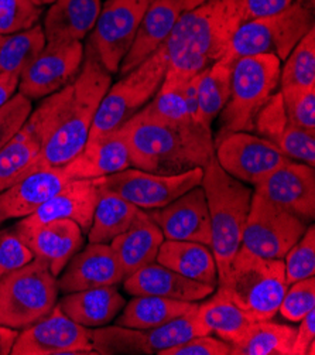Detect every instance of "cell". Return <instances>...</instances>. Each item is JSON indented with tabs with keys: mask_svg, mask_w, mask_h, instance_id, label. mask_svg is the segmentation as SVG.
<instances>
[{
	"mask_svg": "<svg viewBox=\"0 0 315 355\" xmlns=\"http://www.w3.org/2000/svg\"><path fill=\"white\" fill-rule=\"evenodd\" d=\"M111 84L112 74L88 44L75 80L46 96L27 118L42 139L40 152L27 174L64 166L84 149L98 106Z\"/></svg>",
	"mask_w": 315,
	"mask_h": 355,
	"instance_id": "6da1fadb",
	"label": "cell"
},
{
	"mask_svg": "<svg viewBox=\"0 0 315 355\" xmlns=\"http://www.w3.org/2000/svg\"><path fill=\"white\" fill-rule=\"evenodd\" d=\"M132 166L156 174L204 168L215 156L211 128L198 122L176 123L134 115L120 128Z\"/></svg>",
	"mask_w": 315,
	"mask_h": 355,
	"instance_id": "7a4b0ae2",
	"label": "cell"
},
{
	"mask_svg": "<svg viewBox=\"0 0 315 355\" xmlns=\"http://www.w3.org/2000/svg\"><path fill=\"white\" fill-rule=\"evenodd\" d=\"M243 23L239 0H208L183 12L164 43L168 68L191 78L221 60Z\"/></svg>",
	"mask_w": 315,
	"mask_h": 355,
	"instance_id": "3957f363",
	"label": "cell"
},
{
	"mask_svg": "<svg viewBox=\"0 0 315 355\" xmlns=\"http://www.w3.org/2000/svg\"><path fill=\"white\" fill-rule=\"evenodd\" d=\"M204 189L211 218V251L218 269V285L242 246V235L251 211L253 190L229 175L215 156L204 168Z\"/></svg>",
	"mask_w": 315,
	"mask_h": 355,
	"instance_id": "277c9868",
	"label": "cell"
},
{
	"mask_svg": "<svg viewBox=\"0 0 315 355\" xmlns=\"http://www.w3.org/2000/svg\"><path fill=\"white\" fill-rule=\"evenodd\" d=\"M217 288L258 320H270L278 313V306L289 288L285 262L262 258L240 246L226 277Z\"/></svg>",
	"mask_w": 315,
	"mask_h": 355,
	"instance_id": "5b68a950",
	"label": "cell"
},
{
	"mask_svg": "<svg viewBox=\"0 0 315 355\" xmlns=\"http://www.w3.org/2000/svg\"><path fill=\"white\" fill-rule=\"evenodd\" d=\"M168 68L164 44L142 64L122 76L102 98L95 114L89 137L120 129L142 111L159 91Z\"/></svg>",
	"mask_w": 315,
	"mask_h": 355,
	"instance_id": "8992f818",
	"label": "cell"
},
{
	"mask_svg": "<svg viewBox=\"0 0 315 355\" xmlns=\"http://www.w3.org/2000/svg\"><path fill=\"white\" fill-rule=\"evenodd\" d=\"M58 280L40 259L0 277V324L23 330L47 315L58 302Z\"/></svg>",
	"mask_w": 315,
	"mask_h": 355,
	"instance_id": "52a82bcc",
	"label": "cell"
},
{
	"mask_svg": "<svg viewBox=\"0 0 315 355\" xmlns=\"http://www.w3.org/2000/svg\"><path fill=\"white\" fill-rule=\"evenodd\" d=\"M280 68V60L271 54L242 57L235 62L219 133L253 130L256 115L278 85Z\"/></svg>",
	"mask_w": 315,
	"mask_h": 355,
	"instance_id": "ba28073f",
	"label": "cell"
},
{
	"mask_svg": "<svg viewBox=\"0 0 315 355\" xmlns=\"http://www.w3.org/2000/svg\"><path fill=\"white\" fill-rule=\"evenodd\" d=\"M314 26V12L293 2L277 15L243 21L235 31L225 57L236 62L242 57L271 54L285 61Z\"/></svg>",
	"mask_w": 315,
	"mask_h": 355,
	"instance_id": "9c48e42d",
	"label": "cell"
},
{
	"mask_svg": "<svg viewBox=\"0 0 315 355\" xmlns=\"http://www.w3.org/2000/svg\"><path fill=\"white\" fill-rule=\"evenodd\" d=\"M308 224L253 190L251 211L242 235V246L267 259H285Z\"/></svg>",
	"mask_w": 315,
	"mask_h": 355,
	"instance_id": "30bf717a",
	"label": "cell"
},
{
	"mask_svg": "<svg viewBox=\"0 0 315 355\" xmlns=\"http://www.w3.org/2000/svg\"><path fill=\"white\" fill-rule=\"evenodd\" d=\"M202 175L201 167L180 174H156L129 167L100 177V184L137 208L149 211L161 208L188 190L201 186Z\"/></svg>",
	"mask_w": 315,
	"mask_h": 355,
	"instance_id": "8fae6325",
	"label": "cell"
},
{
	"mask_svg": "<svg viewBox=\"0 0 315 355\" xmlns=\"http://www.w3.org/2000/svg\"><path fill=\"white\" fill-rule=\"evenodd\" d=\"M150 2L152 0H107L100 8L88 44L108 73L116 74L119 71Z\"/></svg>",
	"mask_w": 315,
	"mask_h": 355,
	"instance_id": "7c38bea8",
	"label": "cell"
},
{
	"mask_svg": "<svg viewBox=\"0 0 315 355\" xmlns=\"http://www.w3.org/2000/svg\"><path fill=\"white\" fill-rule=\"evenodd\" d=\"M215 159L233 179L255 186L289 159L273 141L251 132L219 133Z\"/></svg>",
	"mask_w": 315,
	"mask_h": 355,
	"instance_id": "4fadbf2b",
	"label": "cell"
},
{
	"mask_svg": "<svg viewBox=\"0 0 315 355\" xmlns=\"http://www.w3.org/2000/svg\"><path fill=\"white\" fill-rule=\"evenodd\" d=\"M12 355H77L96 354L91 330L71 320L58 304L40 320L19 333Z\"/></svg>",
	"mask_w": 315,
	"mask_h": 355,
	"instance_id": "5bb4252c",
	"label": "cell"
},
{
	"mask_svg": "<svg viewBox=\"0 0 315 355\" xmlns=\"http://www.w3.org/2000/svg\"><path fill=\"white\" fill-rule=\"evenodd\" d=\"M84 54L85 49L81 42L47 43L21 73L19 92L33 101L60 91L78 76Z\"/></svg>",
	"mask_w": 315,
	"mask_h": 355,
	"instance_id": "9a60e30c",
	"label": "cell"
},
{
	"mask_svg": "<svg viewBox=\"0 0 315 355\" xmlns=\"http://www.w3.org/2000/svg\"><path fill=\"white\" fill-rule=\"evenodd\" d=\"M255 191L276 205L287 209L307 224L315 217L314 167L287 160L253 186Z\"/></svg>",
	"mask_w": 315,
	"mask_h": 355,
	"instance_id": "2e32d148",
	"label": "cell"
},
{
	"mask_svg": "<svg viewBox=\"0 0 315 355\" xmlns=\"http://www.w3.org/2000/svg\"><path fill=\"white\" fill-rule=\"evenodd\" d=\"M164 239L191 241L211 248V218L204 189L197 186L170 204L146 211Z\"/></svg>",
	"mask_w": 315,
	"mask_h": 355,
	"instance_id": "e0dca14e",
	"label": "cell"
},
{
	"mask_svg": "<svg viewBox=\"0 0 315 355\" xmlns=\"http://www.w3.org/2000/svg\"><path fill=\"white\" fill-rule=\"evenodd\" d=\"M100 193V177L71 180L33 214L21 218L17 225L34 227L53 220H71L80 225L84 234H88Z\"/></svg>",
	"mask_w": 315,
	"mask_h": 355,
	"instance_id": "ac0fdd59",
	"label": "cell"
},
{
	"mask_svg": "<svg viewBox=\"0 0 315 355\" xmlns=\"http://www.w3.org/2000/svg\"><path fill=\"white\" fill-rule=\"evenodd\" d=\"M34 258L43 259L58 276L84 245V232L71 220H53L34 227L15 225Z\"/></svg>",
	"mask_w": 315,
	"mask_h": 355,
	"instance_id": "d6986e66",
	"label": "cell"
},
{
	"mask_svg": "<svg viewBox=\"0 0 315 355\" xmlns=\"http://www.w3.org/2000/svg\"><path fill=\"white\" fill-rule=\"evenodd\" d=\"M125 273L109 243H92L78 251L65 266L58 280L62 293H71L92 288L119 285Z\"/></svg>",
	"mask_w": 315,
	"mask_h": 355,
	"instance_id": "ffe728a7",
	"label": "cell"
},
{
	"mask_svg": "<svg viewBox=\"0 0 315 355\" xmlns=\"http://www.w3.org/2000/svg\"><path fill=\"white\" fill-rule=\"evenodd\" d=\"M71 180L64 166L47 167L27 174L24 179L0 193V225L9 220L33 214Z\"/></svg>",
	"mask_w": 315,
	"mask_h": 355,
	"instance_id": "44dd1931",
	"label": "cell"
},
{
	"mask_svg": "<svg viewBox=\"0 0 315 355\" xmlns=\"http://www.w3.org/2000/svg\"><path fill=\"white\" fill-rule=\"evenodd\" d=\"M129 167H133L130 150L120 129L89 137L84 149L64 164L73 180L99 179Z\"/></svg>",
	"mask_w": 315,
	"mask_h": 355,
	"instance_id": "7402d4cb",
	"label": "cell"
},
{
	"mask_svg": "<svg viewBox=\"0 0 315 355\" xmlns=\"http://www.w3.org/2000/svg\"><path fill=\"white\" fill-rule=\"evenodd\" d=\"M123 288L132 296H160L181 302H198L215 292V288L188 279L159 262L149 263L125 277Z\"/></svg>",
	"mask_w": 315,
	"mask_h": 355,
	"instance_id": "603a6c76",
	"label": "cell"
},
{
	"mask_svg": "<svg viewBox=\"0 0 315 355\" xmlns=\"http://www.w3.org/2000/svg\"><path fill=\"white\" fill-rule=\"evenodd\" d=\"M183 12L181 0H152L138 24L132 47L120 62V76L142 64L167 42Z\"/></svg>",
	"mask_w": 315,
	"mask_h": 355,
	"instance_id": "cb8c5ba5",
	"label": "cell"
},
{
	"mask_svg": "<svg viewBox=\"0 0 315 355\" xmlns=\"http://www.w3.org/2000/svg\"><path fill=\"white\" fill-rule=\"evenodd\" d=\"M164 241L159 225L140 209L133 224L109 245L114 250L125 277L149 263L156 262L160 246Z\"/></svg>",
	"mask_w": 315,
	"mask_h": 355,
	"instance_id": "d4e9b609",
	"label": "cell"
},
{
	"mask_svg": "<svg viewBox=\"0 0 315 355\" xmlns=\"http://www.w3.org/2000/svg\"><path fill=\"white\" fill-rule=\"evenodd\" d=\"M58 307L75 323L92 329L109 324L123 310L126 300L116 285L65 293Z\"/></svg>",
	"mask_w": 315,
	"mask_h": 355,
	"instance_id": "484cf974",
	"label": "cell"
},
{
	"mask_svg": "<svg viewBox=\"0 0 315 355\" xmlns=\"http://www.w3.org/2000/svg\"><path fill=\"white\" fill-rule=\"evenodd\" d=\"M102 0H55L44 19L47 43L82 42L99 16Z\"/></svg>",
	"mask_w": 315,
	"mask_h": 355,
	"instance_id": "4316f807",
	"label": "cell"
},
{
	"mask_svg": "<svg viewBox=\"0 0 315 355\" xmlns=\"http://www.w3.org/2000/svg\"><path fill=\"white\" fill-rule=\"evenodd\" d=\"M160 265L204 285L218 286V269L211 248L191 241L164 239L157 259Z\"/></svg>",
	"mask_w": 315,
	"mask_h": 355,
	"instance_id": "83f0119b",
	"label": "cell"
},
{
	"mask_svg": "<svg viewBox=\"0 0 315 355\" xmlns=\"http://www.w3.org/2000/svg\"><path fill=\"white\" fill-rule=\"evenodd\" d=\"M205 303L198 304V314L209 333H215L231 345L237 343L258 318L236 306L219 288Z\"/></svg>",
	"mask_w": 315,
	"mask_h": 355,
	"instance_id": "f1b7e54d",
	"label": "cell"
},
{
	"mask_svg": "<svg viewBox=\"0 0 315 355\" xmlns=\"http://www.w3.org/2000/svg\"><path fill=\"white\" fill-rule=\"evenodd\" d=\"M197 306V302H181L160 296H134L125 304L122 314L116 318V324L149 330L191 311Z\"/></svg>",
	"mask_w": 315,
	"mask_h": 355,
	"instance_id": "f546056e",
	"label": "cell"
},
{
	"mask_svg": "<svg viewBox=\"0 0 315 355\" xmlns=\"http://www.w3.org/2000/svg\"><path fill=\"white\" fill-rule=\"evenodd\" d=\"M233 65L235 62L224 55L201 73L197 122L202 126L211 128L213 122L225 108L231 94Z\"/></svg>",
	"mask_w": 315,
	"mask_h": 355,
	"instance_id": "4dcf8cb0",
	"label": "cell"
},
{
	"mask_svg": "<svg viewBox=\"0 0 315 355\" xmlns=\"http://www.w3.org/2000/svg\"><path fill=\"white\" fill-rule=\"evenodd\" d=\"M140 208L126 201L116 193L102 187L96 204L88 239L92 243H111L123 234L136 220Z\"/></svg>",
	"mask_w": 315,
	"mask_h": 355,
	"instance_id": "1f68e13d",
	"label": "cell"
},
{
	"mask_svg": "<svg viewBox=\"0 0 315 355\" xmlns=\"http://www.w3.org/2000/svg\"><path fill=\"white\" fill-rule=\"evenodd\" d=\"M40 148V136L26 121L23 128L0 149V193L24 179Z\"/></svg>",
	"mask_w": 315,
	"mask_h": 355,
	"instance_id": "d6a6232c",
	"label": "cell"
},
{
	"mask_svg": "<svg viewBox=\"0 0 315 355\" xmlns=\"http://www.w3.org/2000/svg\"><path fill=\"white\" fill-rule=\"evenodd\" d=\"M296 329L270 320H258L231 345L232 355H291Z\"/></svg>",
	"mask_w": 315,
	"mask_h": 355,
	"instance_id": "836d02e7",
	"label": "cell"
},
{
	"mask_svg": "<svg viewBox=\"0 0 315 355\" xmlns=\"http://www.w3.org/2000/svg\"><path fill=\"white\" fill-rule=\"evenodd\" d=\"M190 78L176 73V71L167 69L164 80L152 98V101L145 108L137 112V116L157 119L164 122H176V123H188L195 122L187 108L186 102V84Z\"/></svg>",
	"mask_w": 315,
	"mask_h": 355,
	"instance_id": "e575fe53",
	"label": "cell"
},
{
	"mask_svg": "<svg viewBox=\"0 0 315 355\" xmlns=\"http://www.w3.org/2000/svg\"><path fill=\"white\" fill-rule=\"evenodd\" d=\"M44 28L40 24L5 35L0 43V73L21 76L23 71L46 47Z\"/></svg>",
	"mask_w": 315,
	"mask_h": 355,
	"instance_id": "d590c367",
	"label": "cell"
},
{
	"mask_svg": "<svg viewBox=\"0 0 315 355\" xmlns=\"http://www.w3.org/2000/svg\"><path fill=\"white\" fill-rule=\"evenodd\" d=\"M211 334L202 323L198 314V306L191 311L179 315L172 320L154 327L145 330V337L150 354H160L164 349L180 345L194 337Z\"/></svg>",
	"mask_w": 315,
	"mask_h": 355,
	"instance_id": "8d00e7d4",
	"label": "cell"
},
{
	"mask_svg": "<svg viewBox=\"0 0 315 355\" xmlns=\"http://www.w3.org/2000/svg\"><path fill=\"white\" fill-rule=\"evenodd\" d=\"M285 61L278 80L282 89L315 85V27L297 43Z\"/></svg>",
	"mask_w": 315,
	"mask_h": 355,
	"instance_id": "74e56055",
	"label": "cell"
},
{
	"mask_svg": "<svg viewBox=\"0 0 315 355\" xmlns=\"http://www.w3.org/2000/svg\"><path fill=\"white\" fill-rule=\"evenodd\" d=\"M91 344L96 354H133L150 355L145 330L129 329L123 326L100 327L91 330Z\"/></svg>",
	"mask_w": 315,
	"mask_h": 355,
	"instance_id": "f35d334b",
	"label": "cell"
},
{
	"mask_svg": "<svg viewBox=\"0 0 315 355\" xmlns=\"http://www.w3.org/2000/svg\"><path fill=\"white\" fill-rule=\"evenodd\" d=\"M283 262L287 285L315 276V230L312 225L290 248Z\"/></svg>",
	"mask_w": 315,
	"mask_h": 355,
	"instance_id": "ab89813d",
	"label": "cell"
},
{
	"mask_svg": "<svg viewBox=\"0 0 315 355\" xmlns=\"http://www.w3.org/2000/svg\"><path fill=\"white\" fill-rule=\"evenodd\" d=\"M43 9L33 0H0V35L15 34L39 24Z\"/></svg>",
	"mask_w": 315,
	"mask_h": 355,
	"instance_id": "60d3db41",
	"label": "cell"
},
{
	"mask_svg": "<svg viewBox=\"0 0 315 355\" xmlns=\"http://www.w3.org/2000/svg\"><path fill=\"white\" fill-rule=\"evenodd\" d=\"M289 121L307 130L315 132V85L280 89Z\"/></svg>",
	"mask_w": 315,
	"mask_h": 355,
	"instance_id": "b9f144b4",
	"label": "cell"
},
{
	"mask_svg": "<svg viewBox=\"0 0 315 355\" xmlns=\"http://www.w3.org/2000/svg\"><path fill=\"white\" fill-rule=\"evenodd\" d=\"M282 94H273L255 118L253 130L276 145L290 126Z\"/></svg>",
	"mask_w": 315,
	"mask_h": 355,
	"instance_id": "7bdbcfd3",
	"label": "cell"
},
{
	"mask_svg": "<svg viewBox=\"0 0 315 355\" xmlns=\"http://www.w3.org/2000/svg\"><path fill=\"white\" fill-rule=\"evenodd\" d=\"M289 286L278 306V311L287 320L298 323L315 309V277L294 282Z\"/></svg>",
	"mask_w": 315,
	"mask_h": 355,
	"instance_id": "ee69618b",
	"label": "cell"
},
{
	"mask_svg": "<svg viewBox=\"0 0 315 355\" xmlns=\"http://www.w3.org/2000/svg\"><path fill=\"white\" fill-rule=\"evenodd\" d=\"M276 146L289 159L305 163L311 167L315 164V132L303 129L290 123L285 135L280 137Z\"/></svg>",
	"mask_w": 315,
	"mask_h": 355,
	"instance_id": "f6af8a7d",
	"label": "cell"
},
{
	"mask_svg": "<svg viewBox=\"0 0 315 355\" xmlns=\"http://www.w3.org/2000/svg\"><path fill=\"white\" fill-rule=\"evenodd\" d=\"M31 111V101L20 92H16L5 105L0 106V149L23 128Z\"/></svg>",
	"mask_w": 315,
	"mask_h": 355,
	"instance_id": "bcb514c9",
	"label": "cell"
},
{
	"mask_svg": "<svg viewBox=\"0 0 315 355\" xmlns=\"http://www.w3.org/2000/svg\"><path fill=\"white\" fill-rule=\"evenodd\" d=\"M33 259L30 248L15 228L0 231V277L26 266Z\"/></svg>",
	"mask_w": 315,
	"mask_h": 355,
	"instance_id": "7dc6e473",
	"label": "cell"
},
{
	"mask_svg": "<svg viewBox=\"0 0 315 355\" xmlns=\"http://www.w3.org/2000/svg\"><path fill=\"white\" fill-rule=\"evenodd\" d=\"M231 351L229 343L211 337V334H206L164 349L159 355H231Z\"/></svg>",
	"mask_w": 315,
	"mask_h": 355,
	"instance_id": "c3c4849f",
	"label": "cell"
},
{
	"mask_svg": "<svg viewBox=\"0 0 315 355\" xmlns=\"http://www.w3.org/2000/svg\"><path fill=\"white\" fill-rule=\"evenodd\" d=\"M243 21L277 15L287 9L294 0H239Z\"/></svg>",
	"mask_w": 315,
	"mask_h": 355,
	"instance_id": "681fc988",
	"label": "cell"
},
{
	"mask_svg": "<svg viewBox=\"0 0 315 355\" xmlns=\"http://www.w3.org/2000/svg\"><path fill=\"white\" fill-rule=\"evenodd\" d=\"M298 323L300 327L296 330L291 355H307L308 345L315 341V309L301 318Z\"/></svg>",
	"mask_w": 315,
	"mask_h": 355,
	"instance_id": "f907efd6",
	"label": "cell"
},
{
	"mask_svg": "<svg viewBox=\"0 0 315 355\" xmlns=\"http://www.w3.org/2000/svg\"><path fill=\"white\" fill-rule=\"evenodd\" d=\"M20 76L13 73H0V106L5 105L19 88Z\"/></svg>",
	"mask_w": 315,
	"mask_h": 355,
	"instance_id": "816d5d0a",
	"label": "cell"
},
{
	"mask_svg": "<svg viewBox=\"0 0 315 355\" xmlns=\"http://www.w3.org/2000/svg\"><path fill=\"white\" fill-rule=\"evenodd\" d=\"M19 337V331L0 324V355H9L13 344Z\"/></svg>",
	"mask_w": 315,
	"mask_h": 355,
	"instance_id": "f5cc1de1",
	"label": "cell"
},
{
	"mask_svg": "<svg viewBox=\"0 0 315 355\" xmlns=\"http://www.w3.org/2000/svg\"><path fill=\"white\" fill-rule=\"evenodd\" d=\"M205 2H208V0H181L184 12L191 10V9H195V8L201 6V5H204Z\"/></svg>",
	"mask_w": 315,
	"mask_h": 355,
	"instance_id": "db71d44e",
	"label": "cell"
},
{
	"mask_svg": "<svg viewBox=\"0 0 315 355\" xmlns=\"http://www.w3.org/2000/svg\"><path fill=\"white\" fill-rule=\"evenodd\" d=\"M294 2L311 12H314V9H315V0H294Z\"/></svg>",
	"mask_w": 315,
	"mask_h": 355,
	"instance_id": "11a10c76",
	"label": "cell"
},
{
	"mask_svg": "<svg viewBox=\"0 0 315 355\" xmlns=\"http://www.w3.org/2000/svg\"><path fill=\"white\" fill-rule=\"evenodd\" d=\"M33 2L37 6H44V5H53L55 0H33Z\"/></svg>",
	"mask_w": 315,
	"mask_h": 355,
	"instance_id": "9f6ffc18",
	"label": "cell"
},
{
	"mask_svg": "<svg viewBox=\"0 0 315 355\" xmlns=\"http://www.w3.org/2000/svg\"><path fill=\"white\" fill-rule=\"evenodd\" d=\"M3 37H5V35H0V43H2V42H3Z\"/></svg>",
	"mask_w": 315,
	"mask_h": 355,
	"instance_id": "6f0895ef",
	"label": "cell"
}]
</instances>
